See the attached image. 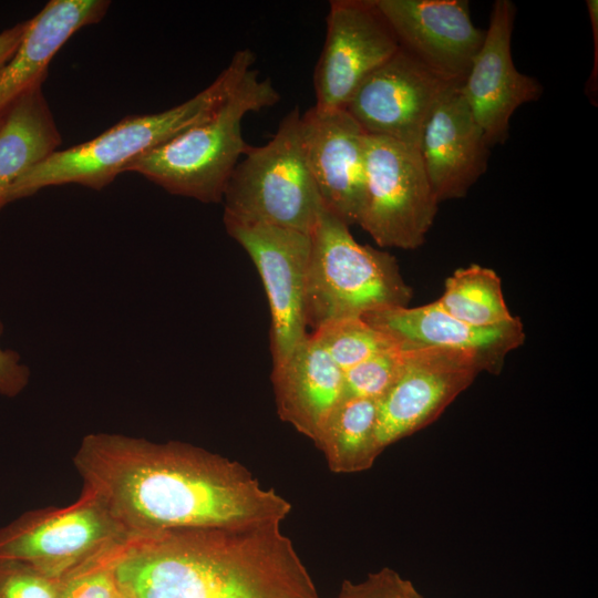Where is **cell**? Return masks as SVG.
Returning <instances> with one entry per match:
<instances>
[{
	"label": "cell",
	"mask_w": 598,
	"mask_h": 598,
	"mask_svg": "<svg viewBox=\"0 0 598 598\" xmlns=\"http://www.w3.org/2000/svg\"><path fill=\"white\" fill-rule=\"evenodd\" d=\"M446 313L476 328H493L515 319L505 302L498 275L489 268L471 265L457 269L435 301Z\"/></svg>",
	"instance_id": "7402d4cb"
},
{
	"label": "cell",
	"mask_w": 598,
	"mask_h": 598,
	"mask_svg": "<svg viewBox=\"0 0 598 598\" xmlns=\"http://www.w3.org/2000/svg\"><path fill=\"white\" fill-rule=\"evenodd\" d=\"M118 598H132V597L122 591Z\"/></svg>",
	"instance_id": "4dcf8cb0"
},
{
	"label": "cell",
	"mask_w": 598,
	"mask_h": 598,
	"mask_svg": "<svg viewBox=\"0 0 598 598\" xmlns=\"http://www.w3.org/2000/svg\"><path fill=\"white\" fill-rule=\"evenodd\" d=\"M61 143L42 86H38L17 102L0 126V210L11 203L14 184Z\"/></svg>",
	"instance_id": "ffe728a7"
},
{
	"label": "cell",
	"mask_w": 598,
	"mask_h": 598,
	"mask_svg": "<svg viewBox=\"0 0 598 598\" xmlns=\"http://www.w3.org/2000/svg\"><path fill=\"white\" fill-rule=\"evenodd\" d=\"M226 230L249 255L269 302L272 365L281 363L309 334L306 283L310 234L266 224L224 220Z\"/></svg>",
	"instance_id": "9c48e42d"
},
{
	"label": "cell",
	"mask_w": 598,
	"mask_h": 598,
	"mask_svg": "<svg viewBox=\"0 0 598 598\" xmlns=\"http://www.w3.org/2000/svg\"><path fill=\"white\" fill-rule=\"evenodd\" d=\"M0 598H58V580L25 563L0 559Z\"/></svg>",
	"instance_id": "484cf974"
},
{
	"label": "cell",
	"mask_w": 598,
	"mask_h": 598,
	"mask_svg": "<svg viewBox=\"0 0 598 598\" xmlns=\"http://www.w3.org/2000/svg\"><path fill=\"white\" fill-rule=\"evenodd\" d=\"M400 47L447 82H463L485 37L465 0H374Z\"/></svg>",
	"instance_id": "5bb4252c"
},
{
	"label": "cell",
	"mask_w": 598,
	"mask_h": 598,
	"mask_svg": "<svg viewBox=\"0 0 598 598\" xmlns=\"http://www.w3.org/2000/svg\"><path fill=\"white\" fill-rule=\"evenodd\" d=\"M378 401L343 398L323 425L316 446L329 468L349 474L369 470L382 453L377 444Z\"/></svg>",
	"instance_id": "44dd1931"
},
{
	"label": "cell",
	"mask_w": 598,
	"mask_h": 598,
	"mask_svg": "<svg viewBox=\"0 0 598 598\" xmlns=\"http://www.w3.org/2000/svg\"><path fill=\"white\" fill-rule=\"evenodd\" d=\"M586 6L588 9L594 41H595V65L590 74L589 81L587 82L586 92L590 95L596 94L597 92V66H598V1L597 0H587Z\"/></svg>",
	"instance_id": "f546056e"
},
{
	"label": "cell",
	"mask_w": 598,
	"mask_h": 598,
	"mask_svg": "<svg viewBox=\"0 0 598 598\" xmlns=\"http://www.w3.org/2000/svg\"><path fill=\"white\" fill-rule=\"evenodd\" d=\"M451 83L400 47L359 84L343 109L367 135L419 148L423 126Z\"/></svg>",
	"instance_id": "7c38bea8"
},
{
	"label": "cell",
	"mask_w": 598,
	"mask_h": 598,
	"mask_svg": "<svg viewBox=\"0 0 598 598\" xmlns=\"http://www.w3.org/2000/svg\"><path fill=\"white\" fill-rule=\"evenodd\" d=\"M400 49L374 0H333L313 74L315 106L343 109L359 84Z\"/></svg>",
	"instance_id": "8fae6325"
},
{
	"label": "cell",
	"mask_w": 598,
	"mask_h": 598,
	"mask_svg": "<svg viewBox=\"0 0 598 598\" xmlns=\"http://www.w3.org/2000/svg\"><path fill=\"white\" fill-rule=\"evenodd\" d=\"M28 27L29 20L0 32V72L18 51Z\"/></svg>",
	"instance_id": "f1b7e54d"
},
{
	"label": "cell",
	"mask_w": 598,
	"mask_h": 598,
	"mask_svg": "<svg viewBox=\"0 0 598 598\" xmlns=\"http://www.w3.org/2000/svg\"><path fill=\"white\" fill-rule=\"evenodd\" d=\"M406 350L394 346L344 372L343 398L379 401L393 385L405 363Z\"/></svg>",
	"instance_id": "cb8c5ba5"
},
{
	"label": "cell",
	"mask_w": 598,
	"mask_h": 598,
	"mask_svg": "<svg viewBox=\"0 0 598 598\" xmlns=\"http://www.w3.org/2000/svg\"><path fill=\"white\" fill-rule=\"evenodd\" d=\"M516 7L509 0H496L484 41L462 82V90L491 146L503 144L509 121L523 104L543 93L540 83L514 65L511 41Z\"/></svg>",
	"instance_id": "9a60e30c"
},
{
	"label": "cell",
	"mask_w": 598,
	"mask_h": 598,
	"mask_svg": "<svg viewBox=\"0 0 598 598\" xmlns=\"http://www.w3.org/2000/svg\"><path fill=\"white\" fill-rule=\"evenodd\" d=\"M337 598H423L413 584L395 570L383 567L362 581L344 580Z\"/></svg>",
	"instance_id": "4316f807"
},
{
	"label": "cell",
	"mask_w": 598,
	"mask_h": 598,
	"mask_svg": "<svg viewBox=\"0 0 598 598\" xmlns=\"http://www.w3.org/2000/svg\"><path fill=\"white\" fill-rule=\"evenodd\" d=\"M3 324L0 321V336ZM30 368L21 362L20 354L11 349L0 347V394L6 398H16L29 384Z\"/></svg>",
	"instance_id": "83f0119b"
},
{
	"label": "cell",
	"mask_w": 598,
	"mask_h": 598,
	"mask_svg": "<svg viewBox=\"0 0 598 598\" xmlns=\"http://www.w3.org/2000/svg\"><path fill=\"white\" fill-rule=\"evenodd\" d=\"M255 61L250 49H240L218 76L189 100L158 113L127 116L87 142L53 152L14 184L11 202L50 186L104 188L147 152L209 118Z\"/></svg>",
	"instance_id": "3957f363"
},
{
	"label": "cell",
	"mask_w": 598,
	"mask_h": 598,
	"mask_svg": "<svg viewBox=\"0 0 598 598\" xmlns=\"http://www.w3.org/2000/svg\"><path fill=\"white\" fill-rule=\"evenodd\" d=\"M279 99L271 80L259 78V72L250 69L209 118L147 152L126 172L141 174L173 195L219 203L249 147L241 133L243 118L275 105Z\"/></svg>",
	"instance_id": "277c9868"
},
{
	"label": "cell",
	"mask_w": 598,
	"mask_h": 598,
	"mask_svg": "<svg viewBox=\"0 0 598 598\" xmlns=\"http://www.w3.org/2000/svg\"><path fill=\"white\" fill-rule=\"evenodd\" d=\"M271 382L279 417L312 442L343 399L344 372L310 333L272 365Z\"/></svg>",
	"instance_id": "d6986e66"
},
{
	"label": "cell",
	"mask_w": 598,
	"mask_h": 598,
	"mask_svg": "<svg viewBox=\"0 0 598 598\" xmlns=\"http://www.w3.org/2000/svg\"><path fill=\"white\" fill-rule=\"evenodd\" d=\"M419 151L439 202L463 198L487 169L489 145L462 90L453 82L431 111Z\"/></svg>",
	"instance_id": "2e32d148"
},
{
	"label": "cell",
	"mask_w": 598,
	"mask_h": 598,
	"mask_svg": "<svg viewBox=\"0 0 598 598\" xmlns=\"http://www.w3.org/2000/svg\"><path fill=\"white\" fill-rule=\"evenodd\" d=\"M310 334L343 372L383 350L398 346L389 336L361 317L329 321Z\"/></svg>",
	"instance_id": "603a6c76"
},
{
	"label": "cell",
	"mask_w": 598,
	"mask_h": 598,
	"mask_svg": "<svg viewBox=\"0 0 598 598\" xmlns=\"http://www.w3.org/2000/svg\"><path fill=\"white\" fill-rule=\"evenodd\" d=\"M349 227L323 207L310 234L306 322L312 331L329 321L406 307L411 300L396 259L358 243Z\"/></svg>",
	"instance_id": "5b68a950"
},
{
	"label": "cell",
	"mask_w": 598,
	"mask_h": 598,
	"mask_svg": "<svg viewBox=\"0 0 598 598\" xmlns=\"http://www.w3.org/2000/svg\"><path fill=\"white\" fill-rule=\"evenodd\" d=\"M105 0H51L29 20L21 45L0 72V126L27 93L42 86L49 64L80 29L102 20Z\"/></svg>",
	"instance_id": "ac0fdd59"
},
{
	"label": "cell",
	"mask_w": 598,
	"mask_h": 598,
	"mask_svg": "<svg viewBox=\"0 0 598 598\" xmlns=\"http://www.w3.org/2000/svg\"><path fill=\"white\" fill-rule=\"evenodd\" d=\"M405 350L401 374L378 401L375 437L381 452L435 421L484 371L481 360L467 351Z\"/></svg>",
	"instance_id": "30bf717a"
},
{
	"label": "cell",
	"mask_w": 598,
	"mask_h": 598,
	"mask_svg": "<svg viewBox=\"0 0 598 598\" xmlns=\"http://www.w3.org/2000/svg\"><path fill=\"white\" fill-rule=\"evenodd\" d=\"M300 130L323 207L348 226L359 225L367 196V134L344 109L316 106L301 114Z\"/></svg>",
	"instance_id": "4fadbf2b"
},
{
	"label": "cell",
	"mask_w": 598,
	"mask_h": 598,
	"mask_svg": "<svg viewBox=\"0 0 598 598\" xmlns=\"http://www.w3.org/2000/svg\"><path fill=\"white\" fill-rule=\"evenodd\" d=\"M297 107L272 138L250 146L224 192V220L266 224L311 234L323 208L307 165Z\"/></svg>",
	"instance_id": "8992f818"
},
{
	"label": "cell",
	"mask_w": 598,
	"mask_h": 598,
	"mask_svg": "<svg viewBox=\"0 0 598 598\" xmlns=\"http://www.w3.org/2000/svg\"><path fill=\"white\" fill-rule=\"evenodd\" d=\"M365 185L359 226L381 247L415 249L423 245L439 202L419 148L367 135Z\"/></svg>",
	"instance_id": "ba28073f"
},
{
	"label": "cell",
	"mask_w": 598,
	"mask_h": 598,
	"mask_svg": "<svg viewBox=\"0 0 598 598\" xmlns=\"http://www.w3.org/2000/svg\"><path fill=\"white\" fill-rule=\"evenodd\" d=\"M281 523L130 536L112 555L132 598H320Z\"/></svg>",
	"instance_id": "7a4b0ae2"
},
{
	"label": "cell",
	"mask_w": 598,
	"mask_h": 598,
	"mask_svg": "<svg viewBox=\"0 0 598 598\" xmlns=\"http://www.w3.org/2000/svg\"><path fill=\"white\" fill-rule=\"evenodd\" d=\"M118 545L59 579L58 598H118L122 590L112 565V555Z\"/></svg>",
	"instance_id": "d4e9b609"
},
{
	"label": "cell",
	"mask_w": 598,
	"mask_h": 598,
	"mask_svg": "<svg viewBox=\"0 0 598 598\" xmlns=\"http://www.w3.org/2000/svg\"><path fill=\"white\" fill-rule=\"evenodd\" d=\"M130 535L101 501L82 489L63 507L25 512L0 529V559L25 563L59 580Z\"/></svg>",
	"instance_id": "52a82bcc"
},
{
	"label": "cell",
	"mask_w": 598,
	"mask_h": 598,
	"mask_svg": "<svg viewBox=\"0 0 598 598\" xmlns=\"http://www.w3.org/2000/svg\"><path fill=\"white\" fill-rule=\"evenodd\" d=\"M83 489L130 536L282 523L291 504L239 462L179 441L90 433L73 457Z\"/></svg>",
	"instance_id": "6da1fadb"
},
{
	"label": "cell",
	"mask_w": 598,
	"mask_h": 598,
	"mask_svg": "<svg viewBox=\"0 0 598 598\" xmlns=\"http://www.w3.org/2000/svg\"><path fill=\"white\" fill-rule=\"evenodd\" d=\"M361 318L403 349L439 347L471 352L492 374H498L508 353L525 341L518 317L503 326L476 328L450 316L435 301L379 310Z\"/></svg>",
	"instance_id": "e0dca14e"
}]
</instances>
